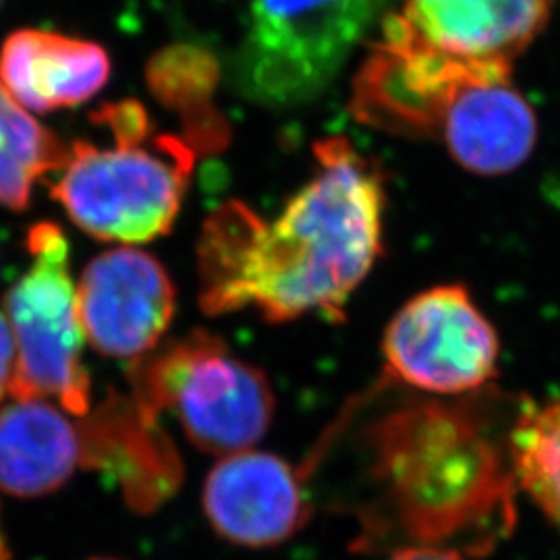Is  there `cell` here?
<instances>
[{
	"label": "cell",
	"mask_w": 560,
	"mask_h": 560,
	"mask_svg": "<svg viewBox=\"0 0 560 560\" xmlns=\"http://www.w3.org/2000/svg\"><path fill=\"white\" fill-rule=\"evenodd\" d=\"M316 173L275 221L226 201L201 229L200 307L208 316L256 310L264 320L320 314L345 303L382 254L384 179L345 138L314 143Z\"/></svg>",
	"instance_id": "cell-1"
},
{
	"label": "cell",
	"mask_w": 560,
	"mask_h": 560,
	"mask_svg": "<svg viewBox=\"0 0 560 560\" xmlns=\"http://www.w3.org/2000/svg\"><path fill=\"white\" fill-rule=\"evenodd\" d=\"M374 481L384 515L413 544L483 552L513 527L515 476L480 409L420 402L374 430Z\"/></svg>",
	"instance_id": "cell-2"
},
{
	"label": "cell",
	"mask_w": 560,
	"mask_h": 560,
	"mask_svg": "<svg viewBox=\"0 0 560 560\" xmlns=\"http://www.w3.org/2000/svg\"><path fill=\"white\" fill-rule=\"evenodd\" d=\"M94 120L113 133L115 143L69 145L52 198L96 240L145 243L161 237L179 214L198 152L183 136H156L138 101L104 104Z\"/></svg>",
	"instance_id": "cell-3"
},
{
	"label": "cell",
	"mask_w": 560,
	"mask_h": 560,
	"mask_svg": "<svg viewBox=\"0 0 560 560\" xmlns=\"http://www.w3.org/2000/svg\"><path fill=\"white\" fill-rule=\"evenodd\" d=\"M509 62L459 59L420 40L399 13L382 20V34L353 80L351 113L378 131L434 138L455 152L469 138Z\"/></svg>",
	"instance_id": "cell-4"
},
{
	"label": "cell",
	"mask_w": 560,
	"mask_h": 560,
	"mask_svg": "<svg viewBox=\"0 0 560 560\" xmlns=\"http://www.w3.org/2000/svg\"><path fill=\"white\" fill-rule=\"evenodd\" d=\"M127 378L141 420L159 423L162 411L175 409L189 442L210 455L254 448L275 420L268 376L206 330L131 361Z\"/></svg>",
	"instance_id": "cell-5"
},
{
	"label": "cell",
	"mask_w": 560,
	"mask_h": 560,
	"mask_svg": "<svg viewBox=\"0 0 560 560\" xmlns=\"http://www.w3.org/2000/svg\"><path fill=\"white\" fill-rule=\"evenodd\" d=\"M384 0H249L237 78L247 98L289 106L335 80Z\"/></svg>",
	"instance_id": "cell-6"
},
{
	"label": "cell",
	"mask_w": 560,
	"mask_h": 560,
	"mask_svg": "<svg viewBox=\"0 0 560 560\" xmlns=\"http://www.w3.org/2000/svg\"><path fill=\"white\" fill-rule=\"evenodd\" d=\"M25 245L32 264L4 300L18 351L11 395L57 399L73 416H88L92 381L81 361L83 330L69 241L59 224L40 222L30 229Z\"/></svg>",
	"instance_id": "cell-7"
},
{
	"label": "cell",
	"mask_w": 560,
	"mask_h": 560,
	"mask_svg": "<svg viewBox=\"0 0 560 560\" xmlns=\"http://www.w3.org/2000/svg\"><path fill=\"white\" fill-rule=\"evenodd\" d=\"M497 330L460 284H444L407 301L386 326V374L421 393L469 395L497 374Z\"/></svg>",
	"instance_id": "cell-8"
},
{
	"label": "cell",
	"mask_w": 560,
	"mask_h": 560,
	"mask_svg": "<svg viewBox=\"0 0 560 560\" xmlns=\"http://www.w3.org/2000/svg\"><path fill=\"white\" fill-rule=\"evenodd\" d=\"M83 337L106 358L138 360L156 349L175 316V287L154 256L117 247L88 264L78 287Z\"/></svg>",
	"instance_id": "cell-9"
},
{
	"label": "cell",
	"mask_w": 560,
	"mask_h": 560,
	"mask_svg": "<svg viewBox=\"0 0 560 560\" xmlns=\"http://www.w3.org/2000/svg\"><path fill=\"white\" fill-rule=\"evenodd\" d=\"M201 506L222 540L245 548L284 544L310 517L300 471L279 455L254 448L212 467Z\"/></svg>",
	"instance_id": "cell-10"
},
{
	"label": "cell",
	"mask_w": 560,
	"mask_h": 560,
	"mask_svg": "<svg viewBox=\"0 0 560 560\" xmlns=\"http://www.w3.org/2000/svg\"><path fill=\"white\" fill-rule=\"evenodd\" d=\"M81 465L115 481L136 513H152L183 480L179 453L161 423L141 420L133 400L108 395L80 423Z\"/></svg>",
	"instance_id": "cell-11"
},
{
	"label": "cell",
	"mask_w": 560,
	"mask_h": 560,
	"mask_svg": "<svg viewBox=\"0 0 560 560\" xmlns=\"http://www.w3.org/2000/svg\"><path fill=\"white\" fill-rule=\"evenodd\" d=\"M550 13L552 0H402L399 11L420 40L446 55L509 65Z\"/></svg>",
	"instance_id": "cell-12"
},
{
	"label": "cell",
	"mask_w": 560,
	"mask_h": 560,
	"mask_svg": "<svg viewBox=\"0 0 560 560\" xmlns=\"http://www.w3.org/2000/svg\"><path fill=\"white\" fill-rule=\"evenodd\" d=\"M110 75L101 44L20 30L0 48V83L25 110L50 113L94 98Z\"/></svg>",
	"instance_id": "cell-13"
},
{
	"label": "cell",
	"mask_w": 560,
	"mask_h": 560,
	"mask_svg": "<svg viewBox=\"0 0 560 560\" xmlns=\"http://www.w3.org/2000/svg\"><path fill=\"white\" fill-rule=\"evenodd\" d=\"M81 465L80 425L44 399L0 409V490L36 499L59 490Z\"/></svg>",
	"instance_id": "cell-14"
},
{
	"label": "cell",
	"mask_w": 560,
	"mask_h": 560,
	"mask_svg": "<svg viewBox=\"0 0 560 560\" xmlns=\"http://www.w3.org/2000/svg\"><path fill=\"white\" fill-rule=\"evenodd\" d=\"M148 88L154 98L183 122V140L198 154H212L229 143V125L214 106L219 62L194 44L162 48L148 62Z\"/></svg>",
	"instance_id": "cell-15"
},
{
	"label": "cell",
	"mask_w": 560,
	"mask_h": 560,
	"mask_svg": "<svg viewBox=\"0 0 560 560\" xmlns=\"http://www.w3.org/2000/svg\"><path fill=\"white\" fill-rule=\"evenodd\" d=\"M69 148L0 83V203L25 210L36 180L60 171Z\"/></svg>",
	"instance_id": "cell-16"
},
{
	"label": "cell",
	"mask_w": 560,
	"mask_h": 560,
	"mask_svg": "<svg viewBox=\"0 0 560 560\" xmlns=\"http://www.w3.org/2000/svg\"><path fill=\"white\" fill-rule=\"evenodd\" d=\"M515 483L560 532V397L520 409L509 430Z\"/></svg>",
	"instance_id": "cell-17"
},
{
	"label": "cell",
	"mask_w": 560,
	"mask_h": 560,
	"mask_svg": "<svg viewBox=\"0 0 560 560\" xmlns=\"http://www.w3.org/2000/svg\"><path fill=\"white\" fill-rule=\"evenodd\" d=\"M15 365H18L15 339L11 332V324L0 312V399L11 393V386L15 381Z\"/></svg>",
	"instance_id": "cell-18"
},
{
	"label": "cell",
	"mask_w": 560,
	"mask_h": 560,
	"mask_svg": "<svg viewBox=\"0 0 560 560\" xmlns=\"http://www.w3.org/2000/svg\"><path fill=\"white\" fill-rule=\"evenodd\" d=\"M388 560H467L459 548L430 546V544H409L397 548Z\"/></svg>",
	"instance_id": "cell-19"
},
{
	"label": "cell",
	"mask_w": 560,
	"mask_h": 560,
	"mask_svg": "<svg viewBox=\"0 0 560 560\" xmlns=\"http://www.w3.org/2000/svg\"><path fill=\"white\" fill-rule=\"evenodd\" d=\"M0 560H11V552H9V546H7L2 529H0Z\"/></svg>",
	"instance_id": "cell-20"
},
{
	"label": "cell",
	"mask_w": 560,
	"mask_h": 560,
	"mask_svg": "<svg viewBox=\"0 0 560 560\" xmlns=\"http://www.w3.org/2000/svg\"><path fill=\"white\" fill-rule=\"evenodd\" d=\"M92 560H117V559H92Z\"/></svg>",
	"instance_id": "cell-21"
}]
</instances>
